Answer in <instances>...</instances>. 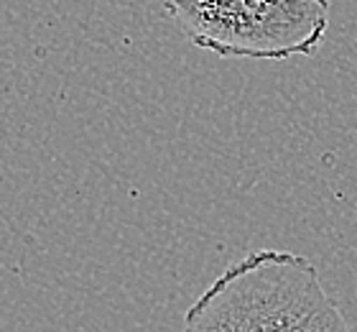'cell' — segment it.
I'll use <instances>...</instances> for the list:
<instances>
[{
    "instance_id": "6da1fadb",
    "label": "cell",
    "mask_w": 357,
    "mask_h": 332,
    "mask_svg": "<svg viewBox=\"0 0 357 332\" xmlns=\"http://www.w3.org/2000/svg\"><path fill=\"white\" fill-rule=\"evenodd\" d=\"M178 332H352L298 253L261 248L227 266L189 310Z\"/></svg>"
},
{
    "instance_id": "7a4b0ae2",
    "label": "cell",
    "mask_w": 357,
    "mask_h": 332,
    "mask_svg": "<svg viewBox=\"0 0 357 332\" xmlns=\"http://www.w3.org/2000/svg\"><path fill=\"white\" fill-rule=\"evenodd\" d=\"M197 49L222 59L281 62L319 52L332 0H161Z\"/></svg>"
}]
</instances>
